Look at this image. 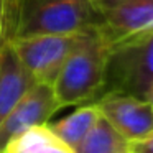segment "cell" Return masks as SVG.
Masks as SVG:
<instances>
[{"label":"cell","instance_id":"ba28073f","mask_svg":"<svg viewBox=\"0 0 153 153\" xmlns=\"http://www.w3.org/2000/svg\"><path fill=\"white\" fill-rule=\"evenodd\" d=\"M36 84L8 43L0 48V123Z\"/></svg>","mask_w":153,"mask_h":153},{"label":"cell","instance_id":"2e32d148","mask_svg":"<svg viewBox=\"0 0 153 153\" xmlns=\"http://www.w3.org/2000/svg\"><path fill=\"white\" fill-rule=\"evenodd\" d=\"M148 102L152 104V107H153V87H152V91H150V94H148Z\"/></svg>","mask_w":153,"mask_h":153},{"label":"cell","instance_id":"8992f818","mask_svg":"<svg viewBox=\"0 0 153 153\" xmlns=\"http://www.w3.org/2000/svg\"><path fill=\"white\" fill-rule=\"evenodd\" d=\"M99 114L128 142L153 132V107L146 99L120 92H105L94 100Z\"/></svg>","mask_w":153,"mask_h":153},{"label":"cell","instance_id":"3957f363","mask_svg":"<svg viewBox=\"0 0 153 153\" xmlns=\"http://www.w3.org/2000/svg\"><path fill=\"white\" fill-rule=\"evenodd\" d=\"M153 87V31L110 51L104 92L146 99Z\"/></svg>","mask_w":153,"mask_h":153},{"label":"cell","instance_id":"52a82bcc","mask_svg":"<svg viewBox=\"0 0 153 153\" xmlns=\"http://www.w3.org/2000/svg\"><path fill=\"white\" fill-rule=\"evenodd\" d=\"M59 109L63 107L54 96L53 86L36 82L0 123V153L23 132L38 125H46Z\"/></svg>","mask_w":153,"mask_h":153},{"label":"cell","instance_id":"7a4b0ae2","mask_svg":"<svg viewBox=\"0 0 153 153\" xmlns=\"http://www.w3.org/2000/svg\"><path fill=\"white\" fill-rule=\"evenodd\" d=\"M100 20L89 0H22L15 38L81 33Z\"/></svg>","mask_w":153,"mask_h":153},{"label":"cell","instance_id":"30bf717a","mask_svg":"<svg viewBox=\"0 0 153 153\" xmlns=\"http://www.w3.org/2000/svg\"><path fill=\"white\" fill-rule=\"evenodd\" d=\"M2 153H74V150L61 142L48 125H38L12 140Z\"/></svg>","mask_w":153,"mask_h":153},{"label":"cell","instance_id":"4fadbf2b","mask_svg":"<svg viewBox=\"0 0 153 153\" xmlns=\"http://www.w3.org/2000/svg\"><path fill=\"white\" fill-rule=\"evenodd\" d=\"M130 153H153V132L142 140L130 142Z\"/></svg>","mask_w":153,"mask_h":153},{"label":"cell","instance_id":"5b68a950","mask_svg":"<svg viewBox=\"0 0 153 153\" xmlns=\"http://www.w3.org/2000/svg\"><path fill=\"white\" fill-rule=\"evenodd\" d=\"M96 28L110 51L140 40L153 31V0H122Z\"/></svg>","mask_w":153,"mask_h":153},{"label":"cell","instance_id":"6da1fadb","mask_svg":"<svg viewBox=\"0 0 153 153\" xmlns=\"http://www.w3.org/2000/svg\"><path fill=\"white\" fill-rule=\"evenodd\" d=\"M109 54L110 50L97 28L87 30L53 84L61 107L91 104L102 96Z\"/></svg>","mask_w":153,"mask_h":153},{"label":"cell","instance_id":"8fae6325","mask_svg":"<svg viewBox=\"0 0 153 153\" xmlns=\"http://www.w3.org/2000/svg\"><path fill=\"white\" fill-rule=\"evenodd\" d=\"M74 153H130V142L100 115L89 135L74 148Z\"/></svg>","mask_w":153,"mask_h":153},{"label":"cell","instance_id":"277c9868","mask_svg":"<svg viewBox=\"0 0 153 153\" xmlns=\"http://www.w3.org/2000/svg\"><path fill=\"white\" fill-rule=\"evenodd\" d=\"M86 31L73 35H35L13 38L8 45L36 82L53 86L66 59L82 41Z\"/></svg>","mask_w":153,"mask_h":153},{"label":"cell","instance_id":"9a60e30c","mask_svg":"<svg viewBox=\"0 0 153 153\" xmlns=\"http://www.w3.org/2000/svg\"><path fill=\"white\" fill-rule=\"evenodd\" d=\"M5 45V36H4V10H2V2H0V48Z\"/></svg>","mask_w":153,"mask_h":153},{"label":"cell","instance_id":"7c38bea8","mask_svg":"<svg viewBox=\"0 0 153 153\" xmlns=\"http://www.w3.org/2000/svg\"><path fill=\"white\" fill-rule=\"evenodd\" d=\"M0 2H2V10H4V36L5 43H8L15 38L22 0H0Z\"/></svg>","mask_w":153,"mask_h":153},{"label":"cell","instance_id":"5bb4252c","mask_svg":"<svg viewBox=\"0 0 153 153\" xmlns=\"http://www.w3.org/2000/svg\"><path fill=\"white\" fill-rule=\"evenodd\" d=\"M89 2L92 4V7L100 13V17H102L105 12H109V10H112L114 7H117L122 0H89Z\"/></svg>","mask_w":153,"mask_h":153},{"label":"cell","instance_id":"9c48e42d","mask_svg":"<svg viewBox=\"0 0 153 153\" xmlns=\"http://www.w3.org/2000/svg\"><path fill=\"white\" fill-rule=\"evenodd\" d=\"M100 114L97 110L96 104H84V105L77 107L73 114L66 115L64 119L58 120V122H48V128L61 140L68 146L76 148L87 135L94 128L97 123Z\"/></svg>","mask_w":153,"mask_h":153}]
</instances>
